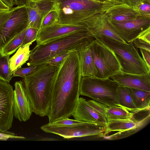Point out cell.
Here are the masks:
<instances>
[{
	"mask_svg": "<svg viewBox=\"0 0 150 150\" xmlns=\"http://www.w3.org/2000/svg\"><path fill=\"white\" fill-rule=\"evenodd\" d=\"M134 47L136 48L146 50L150 51V44L137 38L132 42Z\"/></svg>",
	"mask_w": 150,
	"mask_h": 150,
	"instance_id": "36",
	"label": "cell"
},
{
	"mask_svg": "<svg viewBox=\"0 0 150 150\" xmlns=\"http://www.w3.org/2000/svg\"><path fill=\"white\" fill-rule=\"evenodd\" d=\"M69 53H66L55 56L51 59L45 63L50 65L59 67L64 59Z\"/></svg>",
	"mask_w": 150,
	"mask_h": 150,
	"instance_id": "34",
	"label": "cell"
},
{
	"mask_svg": "<svg viewBox=\"0 0 150 150\" xmlns=\"http://www.w3.org/2000/svg\"><path fill=\"white\" fill-rule=\"evenodd\" d=\"M58 12L54 5L52 8L42 19L40 30L55 23H58Z\"/></svg>",
	"mask_w": 150,
	"mask_h": 150,
	"instance_id": "27",
	"label": "cell"
},
{
	"mask_svg": "<svg viewBox=\"0 0 150 150\" xmlns=\"http://www.w3.org/2000/svg\"><path fill=\"white\" fill-rule=\"evenodd\" d=\"M32 0V1H38L39 0Z\"/></svg>",
	"mask_w": 150,
	"mask_h": 150,
	"instance_id": "47",
	"label": "cell"
},
{
	"mask_svg": "<svg viewBox=\"0 0 150 150\" xmlns=\"http://www.w3.org/2000/svg\"><path fill=\"white\" fill-rule=\"evenodd\" d=\"M58 67L45 63L23 78V83L33 112L40 117L47 116L49 109L52 82Z\"/></svg>",
	"mask_w": 150,
	"mask_h": 150,
	"instance_id": "2",
	"label": "cell"
},
{
	"mask_svg": "<svg viewBox=\"0 0 150 150\" xmlns=\"http://www.w3.org/2000/svg\"><path fill=\"white\" fill-rule=\"evenodd\" d=\"M140 50L143 57V59L150 70V51L146 50L140 49Z\"/></svg>",
	"mask_w": 150,
	"mask_h": 150,
	"instance_id": "39",
	"label": "cell"
},
{
	"mask_svg": "<svg viewBox=\"0 0 150 150\" xmlns=\"http://www.w3.org/2000/svg\"><path fill=\"white\" fill-rule=\"evenodd\" d=\"M118 105L122 106L134 113L140 111L134 105L128 87L119 85L117 91Z\"/></svg>",
	"mask_w": 150,
	"mask_h": 150,
	"instance_id": "23",
	"label": "cell"
},
{
	"mask_svg": "<svg viewBox=\"0 0 150 150\" xmlns=\"http://www.w3.org/2000/svg\"><path fill=\"white\" fill-rule=\"evenodd\" d=\"M15 7H11L8 9L0 11V28L9 18L14 10L16 8Z\"/></svg>",
	"mask_w": 150,
	"mask_h": 150,
	"instance_id": "35",
	"label": "cell"
},
{
	"mask_svg": "<svg viewBox=\"0 0 150 150\" xmlns=\"http://www.w3.org/2000/svg\"><path fill=\"white\" fill-rule=\"evenodd\" d=\"M79 31H89L83 24H69L56 23L40 30L37 34L36 45L46 43L56 38Z\"/></svg>",
	"mask_w": 150,
	"mask_h": 150,
	"instance_id": "12",
	"label": "cell"
},
{
	"mask_svg": "<svg viewBox=\"0 0 150 150\" xmlns=\"http://www.w3.org/2000/svg\"><path fill=\"white\" fill-rule=\"evenodd\" d=\"M116 0V1H122V2H124L123 1V0ZM124 3H125V2H124Z\"/></svg>",
	"mask_w": 150,
	"mask_h": 150,
	"instance_id": "46",
	"label": "cell"
},
{
	"mask_svg": "<svg viewBox=\"0 0 150 150\" xmlns=\"http://www.w3.org/2000/svg\"><path fill=\"white\" fill-rule=\"evenodd\" d=\"M10 56H3L0 52V79L8 83L13 77L9 68Z\"/></svg>",
	"mask_w": 150,
	"mask_h": 150,
	"instance_id": "26",
	"label": "cell"
},
{
	"mask_svg": "<svg viewBox=\"0 0 150 150\" xmlns=\"http://www.w3.org/2000/svg\"><path fill=\"white\" fill-rule=\"evenodd\" d=\"M11 8L8 7L3 2L0 0V8H3L4 9H8Z\"/></svg>",
	"mask_w": 150,
	"mask_h": 150,
	"instance_id": "43",
	"label": "cell"
},
{
	"mask_svg": "<svg viewBox=\"0 0 150 150\" xmlns=\"http://www.w3.org/2000/svg\"><path fill=\"white\" fill-rule=\"evenodd\" d=\"M107 20L112 29L127 43H132L141 32L150 27V16H140L132 19L120 22Z\"/></svg>",
	"mask_w": 150,
	"mask_h": 150,
	"instance_id": "10",
	"label": "cell"
},
{
	"mask_svg": "<svg viewBox=\"0 0 150 150\" xmlns=\"http://www.w3.org/2000/svg\"><path fill=\"white\" fill-rule=\"evenodd\" d=\"M106 12L91 17L84 20L82 23L86 26L89 32L95 38L103 36L126 43L110 26L106 14Z\"/></svg>",
	"mask_w": 150,
	"mask_h": 150,
	"instance_id": "15",
	"label": "cell"
},
{
	"mask_svg": "<svg viewBox=\"0 0 150 150\" xmlns=\"http://www.w3.org/2000/svg\"><path fill=\"white\" fill-rule=\"evenodd\" d=\"M39 65H33L24 68H22L21 67L13 73V76L20 77L23 78L36 70Z\"/></svg>",
	"mask_w": 150,
	"mask_h": 150,
	"instance_id": "29",
	"label": "cell"
},
{
	"mask_svg": "<svg viewBox=\"0 0 150 150\" xmlns=\"http://www.w3.org/2000/svg\"><path fill=\"white\" fill-rule=\"evenodd\" d=\"M30 43L20 47L16 53L9 59V68L11 74L21 67L29 60L30 50Z\"/></svg>",
	"mask_w": 150,
	"mask_h": 150,
	"instance_id": "20",
	"label": "cell"
},
{
	"mask_svg": "<svg viewBox=\"0 0 150 150\" xmlns=\"http://www.w3.org/2000/svg\"><path fill=\"white\" fill-rule=\"evenodd\" d=\"M56 0H27L25 6L28 17V27L40 30L42 20L54 7Z\"/></svg>",
	"mask_w": 150,
	"mask_h": 150,
	"instance_id": "14",
	"label": "cell"
},
{
	"mask_svg": "<svg viewBox=\"0 0 150 150\" xmlns=\"http://www.w3.org/2000/svg\"><path fill=\"white\" fill-rule=\"evenodd\" d=\"M95 39L99 40L113 51L120 64L121 72L137 74L150 72L132 43H123L103 36Z\"/></svg>",
	"mask_w": 150,
	"mask_h": 150,
	"instance_id": "5",
	"label": "cell"
},
{
	"mask_svg": "<svg viewBox=\"0 0 150 150\" xmlns=\"http://www.w3.org/2000/svg\"><path fill=\"white\" fill-rule=\"evenodd\" d=\"M13 104V86L0 79V132L8 131L12 127Z\"/></svg>",
	"mask_w": 150,
	"mask_h": 150,
	"instance_id": "11",
	"label": "cell"
},
{
	"mask_svg": "<svg viewBox=\"0 0 150 150\" xmlns=\"http://www.w3.org/2000/svg\"><path fill=\"white\" fill-rule=\"evenodd\" d=\"M133 103L139 111L150 110V91L129 88Z\"/></svg>",
	"mask_w": 150,
	"mask_h": 150,
	"instance_id": "22",
	"label": "cell"
},
{
	"mask_svg": "<svg viewBox=\"0 0 150 150\" xmlns=\"http://www.w3.org/2000/svg\"><path fill=\"white\" fill-rule=\"evenodd\" d=\"M108 19L115 22L122 21L133 19L141 16L135 6L122 2L117 4L106 13Z\"/></svg>",
	"mask_w": 150,
	"mask_h": 150,
	"instance_id": "18",
	"label": "cell"
},
{
	"mask_svg": "<svg viewBox=\"0 0 150 150\" xmlns=\"http://www.w3.org/2000/svg\"><path fill=\"white\" fill-rule=\"evenodd\" d=\"M9 8L12 7L15 4L14 0H1Z\"/></svg>",
	"mask_w": 150,
	"mask_h": 150,
	"instance_id": "41",
	"label": "cell"
},
{
	"mask_svg": "<svg viewBox=\"0 0 150 150\" xmlns=\"http://www.w3.org/2000/svg\"><path fill=\"white\" fill-rule=\"evenodd\" d=\"M96 39L89 31H79L56 38L46 43L36 45L30 50L28 66L44 64L57 56L80 52Z\"/></svg>",
	"mask_w": 150,
	"mask_h": 150,
	"instance_id": "3",
	"label": "cell"
},
{
	"mask_svg": "<svg viewBox=\"0 0 150 150\" xmlns=\"http://www.w3.org/2000/svg\"><path fill=\"white\" fill-rule=\"evenodd\" d=\"M43 131L58 135L65 139L91 136L102 137L105 131V125L82 122L64 126H56L49 122L40 127Z\"/></svg>",
	"mask_w": 150,
	"mask_h": 150,
	"instance_id": "8",
	"label": "cell"
},
{
	"mask_svg": "<svg viewBox=\"0 0 150 150\" xmlns=\"http://www.w3.org/2000/svg\"><path fill=\"white\" fill-rule=\"evenodd\" d=\"M88 103L97 112L102 115L106 121V109L107 106L93 100L87 101Z\"/></svg>",
	"mask_w": 150,
	"mask_h": 150,
	"instance_id": "31",
	"label": "cell"
},
{
	"mask_svg": "<svg viewBox=\"0 0 150 150\" xmlns=\"http://www.w3.org/2000/svg\"><path fill=\"white\" fill-rule=\"evenodd\" d=\"M39 30L36 28L28 27L21 45L23 46L30 43H32L36 40L37 34Z\"/></svg>",
	"mask_w": 150,
	"mask_h": 150,
	"instance_id": "28",
	"label": "cell"
},
{
	"mask_svg": "<svg viewBox=\"0 0 150 150\" xmlns=\"http://www.w3.org/2000/svg\"><path fill=\"white\" fill-rule=\"evenodd\" d=\"M83 122L74 119H71L69 118H65L58 120L52 123L49 122L52 125L56 126H64L77 124Z\"/></svg>",
	"mask_w": 150,
	"mask_h": 150,
	"instance_id": "33",
	"label": "cell"
},
{
	"mask_svg": "<svg viewBox=\"0 0 150 150\" xmlns=\"http://www.w3.org/2000/svg\"><path fill=\"white\" fill-rule=\"evenodd\" d=\"M26 29L8 42L0 50V52L2 55H10L21 46Z\"/></svg>",
	"mask_w": 150,
	"mask_h": 150,
	"instance_id": "25",
	"label": "cell"
},
{
	"mask_svg": "<svg viewBox=\"0 0 150 150\" xmlns=\"http://www.w3.org/2000/svg\"><path fill=\"white\" fill-rule=\"evenodd\" d=\"M72 116L74 119L82 122L105 125L107 123L104 117L81 97L79 98Z\"/></svg>",
	"mask_w": 150,
	"mask_h": 150,
	"instance_id": "17",
	"label": "cell"
},
{
	"mask_svg": "<svg viewBox=\"0 0 150 150\" xmlns=\"http://www.w3.org/2000/svg\"><path fill=\"white\" fill-rule=\"evenodd\" d=\"M79 52L70 53L54 75L49 112V122L72 116L80 95L81 79Z\"/></svg>",
	"mask_w": 150,
	"mask_h": 150,
	"instance_id": "1",
	"label": "cell"
},
{
	"mask_svg": "<svg viewBox=\"0 0 150 150\" xmlns=\"http://www.w3.org/2000/svg\"><path fill=\"white\" fill-rule=\"evenodd\" d=\"M134 114L126 108L119 105L107 106L106 109L107 122L113 120L132 119Z\"/></svg>",
	"mask_w": 150,
	"mask_h": 150,
	"instance_id": "24",
	"label": "cell"
},
{
	"mask_svg": "<svg viewBox=\"0 0 150 150\" xmlns=\"http://www.w3.org/2000/svg\"><path fill=\"white\" fill-rule=\"evenodd\" d=\"M88 45L79 52L81 76L96 77L98 70Z\"/></svg>",
	"mask_w": 150,
	"mask_h": 150,
	"instance_id": "19",
	"label": "cell"
},
{
	"mask_svg": "<svg viewBox=\"0 0 150 150\" xmlns=\"http://www.w3.org/2000/svg\"><path fill=\"white\" fill-rule=\"evenodd\" d=\"M98 0V1H106V0Z\"/></svg>",
	"mask_w": 150,
	"mask_h": 150,
	"instance_id": "45",
	"label": "cell"
},
{
	"mask_svg": "<svg viewBox=\"0 0 150 150\" xmlns=\"http://www.w3.org/2000/svg\"><path fill=\"white\" fill-rule=\"evenodd\" d=\"M9 138L25 139V138L22 136H18L14 133L7 131L0 132V140H6Z\"/></svg>",
	"mask_w": 150,
	"mask_h": 150,
	"instance_id": "37",
	"label": "cell"
},
{
	"mask_svg": "<svg viewBox=\"0 0 150 150\" xmlns=\"http://www.w3.org/2000/svg\"><path fill=\"white\" fill-rule=\"evenodd\" d=\"M137 38L150 44V27L141 32Z\"/></svg>",
	"mask_w": 150,
	"mask_h": 150,
	"instance_id": "38",
	"label": "cell"
},
{
	"mask_svg": "<svg viewBox=\"0 0 150 150\" xmlns=\"http://www.w3.org/2000/svg\"><path fill=\"white\" fill-rule=\"evenodd\" d=\"M139 123L133 118L126 120H110L105 125V131L103 136L108 135L112 132H122L138 128Z\"/></svg>",
	"mask_w": 150,
	"mask_h": 150,
	"instance_id": "21",
	"label": "cell"
},
{
	"mask_svg": "<svg viewBox=\"0 0 150 150\" xmlns=\"http://www.w3.org/2000/svg\"><path fill=\"white\" fill-rule=\"evenodd\" d=\"M25 5L17 6L0 28V50L8 42L28 27Z\"/></svg>",
	"mask_w": 150,
	"mask_h": 150,
	"instance_id": "9",
	"label": "cell"
},
{
	"mask_svg": "<svg viewBox=\"0 0 150 150\" xmlns=\"http://www.w3.org/2000/svg\"><path fill=\"white\" fill-rule=\"evenodd\" d=\"M135 7L141 15L150 16V3L145 1Z\"/></svg>",
	"mask_w": 150,
	"mask_h": 150,
	"instance_id": "32",
	"label": "cell"
},
{
	"mask_svg": "<svg viewBox=\"0 0 150 150\" xmlns=\"http://www.w3.org/2000/svg\"><path fill=\"white\" fill-rule=\"evenodd\" d=\"M110 78L120 85L150 91V72L137 74L125 73L120 71Z\"/></svg>",
	"mask_w": 150,
	"mask_h": 150,
	"instance_id": "16",
	"label": "cell"
},
{
	"mask_svg": "<svg viewBox=\"0 0 150 150\" xmlns=\"http://www.w3.org/2000/svg\"><path fill=\"white\" fill-rule=\"evenodd\" d=\"M119 85L109 78L82 77L80 95L89 97L107 106L118 105L116 93Z\"/></svg>",
	"mask_w": 150,
	"mask_h": 150,
	"instance_id": "6",
	"label": "cell"
},
{
	"mask_svg": "<svg viewBox=\"0 0 150 150\" xmlns=\"http://www.w3.org/2000/svg\"><path fill=\"white\" fill-rule=\"evenodd\" d=\"M13 90V115L20 121L25 122L30 118L33 110L23 81H16Z\"/></svg>",
	"mask_w": 150,
	"mask_h": 150,
	"instance_id": "13",
	"label": "cell"
},
{
	"mask_svg": "<svg viewBox=\"0 0 150 150\" xmlns=\"http://www.w3.org/2000/svg\"><path fill=\"white\" fill-rule=\"evenodd\" d=\"M6 9H4L2 8H0V11H1L3 10H6Z\"/></svg>",
	"mask_w": 150,
	"mask_h": 150,
	"instance_id": "44",
	"label": "cell"
},
{
	"mask_svg": "<svg viewBox=\"0 0 150 150\" xmlns=\"http://www.w3.org/2000/svg\"><path fill=\"white\" fill-rule=\"evenodd\" d=\"M98 70L96 77L110 78L120 71L121 67L113 51L99 40L96 39L88 45Z\"/></svg>",
	"mask_w": 150,
	"mask_h": 150,
	"instance_id": "7",
	"label": "cell"
},
{
	"mask_svg": "<svg viewBox=\"0 0 150 150\" xmlns=\"http://www.w3.org/2000/svg\"><path fill=\"white\" fill-rule=\"evenodd\" d=\"M118 3L113 0H56L55 6L58 12V23L83 24L84 20L106 12Z\"/></svg>",
	"mask_w": 150,
	"mask_h": 150,
	"instance_id": "4",
	"label": "cell"
},
{
	"mask_svg": "<svg viewBox=\"0 0 150 150\" xmlns=\"http://www.w3.org/2000/svg\"><path fill=\"white\" fill-rule=\"evenodd\" d=\"M138 130V128H135L122 132H117V133L110 135H107L103 137L109 140H116L120 139L132 135Z\"/></svg>",
	"mask_w": 150,
	"mask_h": 150,
	"instance_id": "30",
	"label": "cell"
},
{
	"mask_svg": "<svg viewBox=\"0 0 150 150\" xmlns=\"http://www.w3.org/2000/svg\"><path fill=\"white\" fill-rule=\"evenodd\" d=\"M15 4L17 6L25 5L27 0H14Z\"/></svg>",
	"mask_w": 150,
	"mask_h": 150,
	"instance_id": "42",
	"label": "cell"
},
{
	"mask_svg": "<svg viewBox=\"0 0 150 150\" xmlns=\"http://www.w3.org/2000/svg\"><path fill=\"white\" fill-rule=\"evenodd\" d=\"M147 0H123V1L131 6H136L141 3Z\"/></svg>",
	"mask_w": 150,
	"mask_h": 150,
	"instance_id": "40",
	"label": "cell"
}]
</instances>
